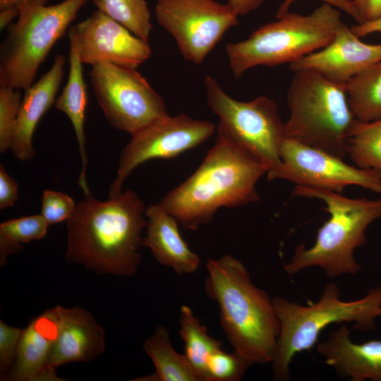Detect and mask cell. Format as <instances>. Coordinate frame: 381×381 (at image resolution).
Masks as SVG:
<instances>
[{
    "label": "cell",
    "mask_w": 381,
    "mask_h": 381,
    "mask_svg": "<svg viewBox=\"0 0 381 381\" xmlns=\"http://www.w3.org/2000/svg\"><path fill=\"white\" fill-rule=\"evenodd\" d=\"M346 90L356 119L368 122L381 119V61L352 78Z\"/></svg>",
    "instance_id": "obj_24"
},
{
    "label": "cell",
    "mask_w": 381,
    "mask_h": 381,
    "mask_svg": "<svg viewBox=\"0 0 381 381\" xmlns=\"http://www.w3.org/2000/svg\"><path fill=\"white\" fill-rule=\"evenodd\" d=\"M350 29L359 38L371 33L381 32V16L371 21L352 25Z\"/></svg>",
    "instance_id": "obj_36"
},
{
    "label": "cell",
    "mask_w": 381,
    "mask_h": 381,
    "mask_svg": "<svg viewBox=\"0 0 381 381\" xmlns=\"http://www.w3.org/2000/svg\"><path fill=\"white\" fill-rule=\"evenodd\" d=\"M65 63L66 57L57 54L50 69L24 90L10 148L19 160H30L34 157L33 134L41 118L56 101Z\"/></svg>",
    "instance_id": "obj_19"
},
{
    "label": "cell",
    "mask_w": 381,
    "mask_h": 381,
    "mask_svg": "<svg viewBox=\"0 0 381 381\" xmlns=\"http://www.w3.org/2000/svg\"><path fill=\"white\" fill-rule=\"evenodd\" d=\"M90 77L106 119L118 130L133 135L169 116L163 97L135 68L99 63Z\"/></svg>",
    "instance_id": "obj_10"
},
{
    "label": "cell",
    "mask_w": 381,
    "mask_h": 381,
    "mask_svg": "<svg viewBox=\"0 0 381 381\" xmlns=\"http://www.w3.org/2000/svg\"><path fill=\"white\" fill-rule=\"evenodd\" d=\"M381 61V44L363 42L346 24L325 47L290 64L294 72L316 71L329 80L346 84L370 65Z\"/></svg>",
    "instance_id": "obj_15"
},
{
    "label": "cell",
    "mask_w": 381,
    "mask_h": 381,
    "mask_svg": "<svg viewBox=\"0 0 381 381\" xmlns=\"http://www.w3.org/2000/svg\"><path fill=\"white\" fill-rule=\"evenodd\" d=\"M69 72L68 80L61 95L54 102L55 108L67 116L70 120L79 146L82 168L78 185L85 196L91 194L86 181L87 157L85 150L84 123L88 97L83 77V62L79 52L78 40L74 26L68 31Z\"/></svg>",
    "instance_id": "obj_21"
},
{
    "label": "cell",
    "mask_w": 381,
    "mask_h": 381,
    "mask_svg": "<svg viewBox=\"0 0 381 381\" xmlns=\"http://www.w3.org/2000/svg\"><path fill=\"white\" fill-rule=\"evenodd\" d=\"M23 0L18 20L7 28L0 46V86L26 90L33 83L41 64L66 33L87 0Z\"/></svg>",
    "instance_id": "obj_8"
},
{
    "label": "cell",
    "mask_w": 381,
    "mask_h": 381,
    "mask_svg": "<svg viewBox=\"0 0 381 381\" xmlns=\"http://www.w3.org/2000/svg\"><path fill=\"white\" fill-rule=\"evenodd\" d=\"M23 101L20 90L0 86V151L11 148L13 133Z\"/></svg>",
    "instance_id": "obj_29"
},
{
    "label": "cell",
    "mask_w": 381,
    "mask_h": 381,
    "mask_svg": "<svg viewBox=\"0 0 381 381\" xmlns=\"http://www.w3.org/2000/svg\"><path fill=\"white\" fill-rule=\"evenodd\" d=\"M346 152L357 167L381 172V119H355L347 134Z\"/></svg>",
    "instance_id": "obj_25"
},
{
    "label": "cell",
    "mask_w": 381,
    "mask_h": 381,
    "mask_svg": "<svg viewBox=\"0 0 381 381\" xmlns=\"http://www.w3.org/2000/svg\"><path fill=\"white\" fill-rule=\"evenodd\" d=\"M345 23L337 8L322 3L308 15L289 11L225 49L235 78L258 66L294 62L327 45Z\"/></svg>",
    "instance_id": "obj_6"
},
{
    "label": "cell",
    "mask_w": 381,
    "mask_h": 381,
    "mask_svg": "<svg viewBox=\"0 0 381 381\" xmlns=\"http://www.w3.org/2000/svg\"><path fill=\"white\" fill-rule=\"evenodd\" d=\"M56 313L58 334L48 368L56 374L59 366L72 362H88L105 349V332L92 315L80 307L57 306Z\"/></svg>",
    "instance_id": "obj_16"
},
{
    "label": "cell",
    "mask_w": 381,
    "mask_h": 381,
    "mask_svg": "<svg viewBox=\"0 0 381 381\" xmlns=\"http://www.w3.org/2000/svg\"><path fill=\"white\" fill-rule=\"evenodd\" d=\"M19 10L17 4H13L1 8L0 30H3L11 24L12 20L18 16Z\"/></svg>",
    "instance_id": "obj_37"
},
{
    "label": "cell",
    "mask_w": 381,
    "mask_h": 381,
    "mask_svg": "<svg viewBox=\"0 0 381 381\" xmlns=\"http://www.w3.org/2000/svg\"><path fill=\"white\" fill-rule=\"evenodd\" d=\"M204 84L207 104L219 119L217 131L264 164L267 172L278 167L285 137L277 104L266 96L238 101L209 75Z\"/></svg>",
    "instance_id": "obj_9"
},
{
    "label": "cell",
    "mask_w": 381,
    "mask_h": 381,
    "mask_svg": "<svg viewBox=\"0 0 381 381\" xmlns=\"http://www.w3.org/2000/svg\"><path fill=\"white\" fill-rule=\"evenodd\" d=\"M298 0H284L278 7L276 13V18H279L286 12L289 11V8L292 4ZM323 3L328 4L337 9L345 12L351 16L358 24L360 18L352 0H320Z\"/></svg>",
    "instance_id": "obj_33"
},
{
    "label": "cell",
    "mask_w": 381,
    "mask_h": 381,
    "mask_svg": "<svg viewBox=\"0 0 381 381\" xmlns=\"http://www.w3.org/2000/svg\"><path fill=\"white\" fill-rule=\"evenodd\" d=\"M147 234L142 246L147 247L155 260L163 266L171 267L179 275L195 272L200 258L183 239L179 222L159 203L145 209Z\"/></svg>",
    "instance_id": "obj_20"
},
{
    "label": "cell",
    "mask_w": 381,
    "mask_h": 381,
    "mask_svg": "<svg viewBox=\"0 0 381 381\" xmlns=\"http://www.w3.org/2000/svg\"><path fill=\"white\" fill-rule=\"evenodd\" d=\"M74 27L83 64L107 62L136 69L152 54L149 42L99 10Z\"/></svg>",
    "instance_id": "obj_14"
},
{
    "label": "cell",
    "mask_w": 381,
    "mask_h": 381,
    "mask_svg": "<svg viewBox=\"0 0 381 381\" xmlns=\"http://www.w3.org/2000/svg\"><path fill=\"white\" fill-rule=\"evenodd\" d=\"M58 334L54 308L45 310L23 329L14 363L4 380L61 381L48 363Z\"/></svg>",
    "instance_id": "obj_18"
},
{
    "label": "cell",
    "mask_w": 381,
    "mask_h": 381,
    "mask_svg": "<svg viewBox=\"0 0 381 381\" xmlns=\"http://www.w3.org/2000/svg\"><path fill=\"white\" fill-rule=\"evenodd\" d=\"M281 164L269 171V181L282 179L295 186L323 188L341 193L358 186L381 194V172L353 167L322 150L284 138L280 147Z\"/></svg>",
    "instance_id": "obj_12"
},
{
    "label": "cell",
    "mask_w": 381,
    "mask_h": 381,
    "mask_svg": "<svg viewBox=\"0 0 381 381\" xmlns=\"http://www.w3.org/2000/svg\"><path fill=\"white\" fill-rule=\"evenodd\" d=\"M294 73L287 92L290 115L284 123V137L344 159L347 134L356 119L346 84L312 70Z\"/></svg>",
    "instance_id": "obj_7"
},
{
    "label": "cell",
    "mask_w": 381,
    "mask_h": 381,
    "mask_svg": "<svg viewBox=\"0 0 381 381\" xmlns=\"http://www.w3.org/2000/svg\"><path fill=\"white\" fill-rule=\"evenodd\" d=\"M143 348L151 358L155 372L134 380L143 381H199L186 356L173 347L169 331L164 326L157 327L147 338Z\"/></svg>",
    "instance_id": "obj_22"
},
{
    "label": "cell",
    "mask_w": 381,
    "mask_h": 381,
    "mask_svg": "<svg viewBox=\"0 0 381 381\" xmlns=\"http://www.w3.org/2000/svg\"><path fill=\"white\" fill-rule=\"evenodd\" d=\"M23 329L12 327L0 320V375L1 380L11 370L16 355Z\"/></svg>",
    "instance_id": "obj_31"
},
{
    "label": "cell",
    "mask_w": 381,
    "mask_h": 381,
    "mask_svg": "<svg viewBox=\"0 0 381 381\" xmlns=\"http://www.w3.org/2000/svg\"><path fill=\"white\" fill-rule=\"evenodd\" d=\"M206 268V294L217 303L222 327L234 351L251 365L272 363L279 334L272 298L230 255L208 259Z\"/></svg>",
    "instance_id": "obj_3"
},
{
    "label": "cell",
    "mask_w": 381,
    "mask_h": 381,
    "mask_svg": "<svg viewBox=\"0 0 381 381\" xmlns=\"http://www.w3.org/2000/svg\"><path fill=\"white\" fill-rule=\"evenodd\" d=\"M266 173L264 164L217 131L214 145L196 171L158 203L183 228L196 231L220 207L258 201L256 183Z\"/></svg>",
    "instance_id": "obj_2"
},
{
    "label": "cell",
    "mask_w": 381,
    "mask_h": 381,
    "mask_svg": "<svg viewBox=\"0 0 381 381\" xmlns=\"http://www.w3.org/2000/svg\"><path fill=\"white\" fill-rule=\"evenodd\" d=\"M49 224L40 214L9 219L0 224V266L23 248V244L44 238Z\"/></svg>",
    "instance_id": "obj_26"
},
{
    "label": "cell",
    "mask_w": 381,
    "mask_h": 381,
    "mask_svg": "<svg viewBox=\"0 0 381 381\" xmlns=\"http://www.w3.org/2000/svg\"><path fill=\"white\" fill-rule=\"evenodd\" d=\"M109 18L123 25L136 37L149 42L152 28L146 0H92Z\"/></svg>",
    "instance_id": "obj_27"
},
{
    "label": "cell",
    "mask_w": 381,
    "mask_h": 381,
    "mask_svg": "<svg viewBox=\"0 0 381 381\" xmlns=\"http://www.w3.org/2000/svg\"><path fill=\"white\" fill-rule=\"evenodd\" d=\"M21 1L23 0H0V8L10 5L16 4Z\"/></svg>",
    "instance_id": "obj_38"
},
{
    "label": "cell",
    "mask_w": 381,
    "mask_h": 381,
    "mask_svg": "<svg viewBox=\"0 0 381 381\" xmlns=\"http://www.w3.org/2000/svg\"><path fill=\"white\" fill-rule=\"evenodd\" d=\"M294 196L322 200L329 218L318 229L316 240L308 248L297 246L291 260L284 265L289 275L311 267L320 268L329 279L356 274L361 267L354 258L355 250L367 242L366 231L381 218V198H350L334 191L295 186Z\"/></svg>",
    "instance_id": "obj_4"
},
{
    "label": "cell",
    "mask_w": 381,
    "mask_h": 381,
    "mask_svg": "<svg viewBox=\"0 0 381 381\" xmlns=\"http://www.w3.org/2000/svg\"><path fill=\"white\" fill-rule=\"evenodd\" d=\"M264 0H228V6L238 16H245L258 9Z\"/></svg>",
    "instance_id": "obj_35"
},
{
    "label": "cell",
    "mask_w": 381,
    "mask_h": 381,
    "mask_svg": "<svg viewBox=\"0 0 381 381\" xmlns=\"http://www.w3.org/2000/svg\"><path fill=\"white\" fill-rule=\"evenodd\" d=\"M362 24L381 16V0H352Z\"/></svg>",
    "instance_id": "obj_34"
},
{
    "label": "cell",
    "mask_w": 381,
    "mask_h": 381,
    "mask_svg": "<svg viewBox=\"0 0 381 381\" xmlns=\"http://www.w3.org/2000/svg\"><path fill=\"white\" fill-rule=\"evenodd\" d=\"M179 323L184 355L199 381H207V360L214 352L222 349V343L208 334L207 327L187 306L181 307Z\"/></svg>",
    "instance_id": "obj_23"
},
{
    "label": "cell",
    "mask_w": 381,
    "mask_h": 381,
    "mask_svg": "<svg viewBox=\"0 0 381 381\" xmlns=\"http://www.w3.org/2000/svg\"><path fill=\"white\" fill-rule=\"evenodd\" d=\"M213 123L195 120L185 114L159 119L131 135L121 152L109 198L122 193L126 179L139 165L152 159H171L196 147L215 131Z\"/></svg>",
    "instance_id": "obj_13"
},
{
    "label": "cell",
    "mask_w": 381,
    "mask_h": 381,
    "mask_svg": "<svg viewBox=\"0 0 381 381\" xmlns=\"http://www.w3.org/2000/svg\"><path fill=\"white\" fill-rule=\"evenodd\" d=\"M85 197L66 220L67 261L98 274L133 276L147 226L143 202L129 188L105 201Z\"/></svg>",
    "instance_id": "obj_1"
},
{
    "label": "cell",
    "mask_w": 381,
    "mask_h": 381,
    "mask_svg": "<svg viewBox=\"0 0 381 381\" xmlns=\"http://www.w3.org/2000/svg\"><path fill=\"white\" fill-rule=\"evenodd\" d=\"M279 323V334L273 361V378H290V365L294 356L314 347L322 331L332 324L353 323L360 331L375 327L381 316V286L370 289L358 298L344 301L338 286L328 283L319 299L303 305L282 296L272 298Z\"/></svg>",
    "instance_id": "obj_5"
},
{
    "label": "cell",
    "mask_w": 381,
    "mask_h": 381,
    "mask_svg": "<svg viewBox=\"0 0 381 381\" xmlns=\"http://www.w3.org/2000/svg\"><path fill=\"white\" fill-rule=\"evenodd\" d=\"M18 198V186L15 179L0 164V209L13 207Z\"/></svg>",
    "instance_id": "obj_32"
},
{
    "label": "cell",
    "mask_w": 381,
    "mask_h": 381,
    "mask_svg": "<svg viewBox=\"0 0 381 381\" xmlns=\"http://www.w3.org/2000/svg\"><path fill=\"white\" fill-rule=\"evenodd\" d=\"M76 203L68 195L52 190H45L42 197L41 214L49 224L67 220Z\"/></svg>",
    "instance_id": "obj_30"
},
{
    "label": "cell",
    "mask_w": 381,
    "mask_h": 381,
    "mask_svg": "<svg viewBox=\"0 0 381 381\" xmlns=\"http://www.w3.org/2000/svg\"><path fill=\"white\" fill-rule=\"evenodd\" d=\"M317 352L342 379L381 381V340L353 342L346 323L332 330L317 343Z\"/></svg>",
    "instance_id": "obj_17"
},
{
    "label": "cell",
    "mask_w": 381,
    "mask_h": 381,
    "mask_svg": "<svg viewBox=\"0 0 381 381\" xmlns=\"http://www.w3.org/2000/svg\"><path fill=\"white\" fill-rule=\"evenodd\" d=\"M159 25L175 40L183 58L201 64L224 33L238 24V16L215 0H157Z\"/></svg>",
    "instance_id": "obj_11"
},
{
    "label": "cell",
    "mask_w": 381,
    "mask_h": 381,
    "mask_svg": "<svg viewBox=\"0 0 381 381\" xmlns=\"http://www.w3.org/2000/svg\"><path fill=\"white\" fill-rule=\"evenodd\" d=\"M252 365L234 351L214 352L207 362V381H239Z\"/></svg>",
    "instance_id": "obj_28"
}]
</instances>
